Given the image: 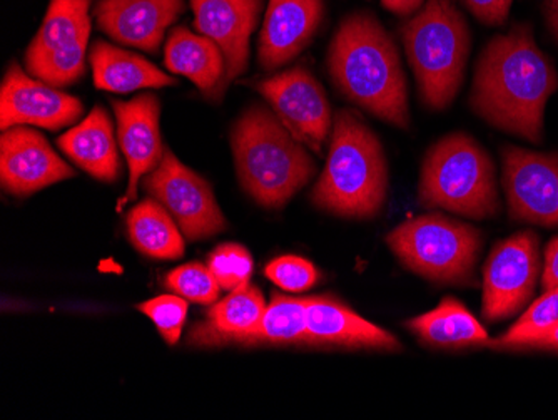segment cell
<instances>
[{"instance_id":"cell-14","label":"cell","mask_w":558,"mask_h":420,"mask_svg":"<svg viewBox=\"0 0 558 420\" xmlns=\"http://www.w3.org/2000/svg\"><path fill=\"white\" fill-rule=\"evenodd\" d=\"M197 33L218 44L225 56V76L213 101H219L250 61L251 34L258 27L263 0H191Z\"/></svg>"},{"instance_id":"cell-22","label":"cell","mask_w":558,"mask_h":420,"mask_svg":"<svg viewBox=\"0 0 558 420\" xmlns=\"http://www.w3.org/2000/svg\"><path fill=\"white\" fill-rule=\"evenodd\" d=\"M94 84L109 93H133L140 89H159L175 86L178 81L141 56L122 51L105 40H96L90 47Z\"/></svg>"},{"instance_id":"cell-11","label":"cell","mask_w":558,"mask_h":420,"mask_svg":"<svg viewBox=\"0 0 558 420\" xmlns=\"http://www.w3.org/2000/svg\"><path fill=\"white\" fill-rule=\"evenodd\" d=\"M505 193L515 221L558 227V153L501 149Z\"/></svg>"},{"instance_id":"cell-17","label":"cell","mask_w":558,"mask_h":420,"mask_svg":"<svg viewBox=\"0 0 558 420\" xmlns=\"http://www.w3.org/2000/svg\"><path fill=\"white\" fill-rule=\"evenodd\" d=\"M118 119V141L130 168V183L124 197L119 202L121 212L137 197L141 178L155 171L161 163L166 147L162 146L159 116L161 103L155 94H141L131 101H112Z\"/></svg>"},{"instance_id":"cell-35","label":"cell","mask_w":558,"mask_h":420,"mask_svg":"<svg viewBox=\"0 0 558 420\" xmlns=\"http://www.w3.org/2000/svg\"><path fill=\"white\" fill-rule=\"evenodd\" d=\"M423 0H381L387 11L397 15H412L422 8Z\"/></svg>"},{"instance_id":"cell-29","label":"cell","mask_w":558,"mask_h":420,"mask_svg":"<svg viewBox=\"0 0 558 420\" xmlns=\"http://www.w3.org/2000/svg\"><path fill=\"white\" fill-rule=\"evenodd\" d=\"M137 309L153 320V324L156 325L166 344L175 345L180 341L184 324H186V299L175 293L161 295V297L141 303Z\"/></svg>"},{"instance_id":"cell-23","label":"cell","mask_w":558,"mask_h":420,"mask_svg":"<svg viewBox=\"0 0 558 420\" xmlns=\"http://www.w3.org/2000/svg\"><path fill=\"white\" fill-rule=\"evenodd\" d=\"M165 64L172 74L187 77L209 99L225 76V56L218 44L186 27H175L169 34Z\"/></svg>"},{"instance_id":"cell-19","label":"cell","mask_w":558,"mask_h":420,"mask_svg":"<svg viewBox=\"0 0 558 420\" xmlns=\"http://www.w3.org/2000/svg\"><path fill=\"white\" fill-rule=\"evenodd\" d=\"M323 15V0H269L259 36V65L272 71L293 61L318 33Z\"/></svg>"},{"instance_id":"cell-32","label":"cell","mask_w":558,"mask_h":420,"mask_svg":"<svg viewBox=\"0 0 558 420\" xmlns=\"http://www.w3.org/2000/svg\"><path fill=\"white\" fill-rule=\"evenodd\" d=\"M466 11L485 26H504L509 19L513 0H460Z\"/></svg>"},{"instance_id":"cell-20","label":"cell","mask_w":558,"mask_h":420,"mask_svg":"<svg viewBox=\"0 0 558 420\" xmlns=\"http://www.w3.org/2000/svg\"><path fill=\"white\" fill-rule=\"evenodd\" d=\"M58 144L72 163L96 180L114 183L121 177L118 144L105 108L96 106L83 122L59 137Z\"/></svg>"},{"instance_id":"cell-5","label":"cell","mask_w":558,"mask_h":420,"mask_svg":"<svg viewBox=\"0 0 558 420\" xmlns=\"http://www.w3.org/2000/svg\"><path fill=\"white\" fill-rule=\"evenodd\" d=\"M404 52L426 108L444 111L462 87L469 62V24L454 0H426L401 26Z\"/></svg>"},{"instance_id":"cell-28","label":"cell","mask_w":558,"mask_h":420,"mask_svg":"<svg viewBox=\"0 0 558 420\" xmlns=\"http://www.w3.org/2000/svg\"><path fill=\"white\" fill-rule=\"evenodd\" d=\"M209 269L225 290L231 291L247 284L253 275V256L236 243L221 244L209 255Z\"/></svg>"},{"instance_id":"cell-33","label":"cell","mask_w":558,"mask_h":420,"mask_svg":"<svg viewBox=\"0 0 558 420\" xmlns=\"http://www.w3.org/2000/svg\"><path fill=\"white\" fill-rule=\"evenodd\" d=\"M494 350H550L558 352V322L534 334L497 345Z\"/></svg>"},{"instance_id":"cell-8","label":"cell","mask_w":558,"mask_h":420,"mask_svg":"<svg viewBox=\"0 0 558 420\" xmlns=\"http://www.w3.org/2000/svg\"><path fill=\"white\" fill-rule=\"evenodd\" d=\"M90 0H50L43 26L24 55L25 71L49 86L83 80L90 36Z\"/></svg>"},{"instance_id":"cell-7","label":"cell","mask_w":558,"mask_h":420,"mask_svg":"<svg viewBox=\"0 0 558 420\" xmlns=\"http://www.w3.org/2000/svg\"><path fill=\"white\" fill-rule=\"evenodd\" d=\"M401 265L437 284H475L482 235L444 215H423L398 225L387 237Z\"/></svg>"},{"instance_id":"cell-10","label":"cell","mask_w":558,"mask_h":420,"mask_svg":"<svg viewBox=\"0 0 558 420\" xmlns=\"http://www.w3.org/2000/svg\"><path fill=\"white\" fill-rule=\"evenodd\" d=\"M541 274L538 237L523 231L495 244L484 266V305L487 322L510 319L534 297Z\"/></svg>"},{"instance_id":"cell-36","label":"cell","mask_w":558,"mask_h":420,"mask_svg":"<svg viewBox=\"0 0 558 420\" xmlns=\"http://www.w3.org/2000/svg\"><path fill=\"white\" fill-rule=\"evenodd\" d=\"M545 15H547L548 27L558 43V0H545Z\"/></svg>"},{"instance_id":"cell-4","label":"cell","mask_w":558,"mask_h":420,"mask_svg":"<svg viewBox=\"0 0 558 420\" xmlns=\"http://www.w3.org/2000/svg\"><path fill=\"white\" fill-rule=\"evenodd\" d=\"M231 147L241 187L265 208L287 205L315 175L304 144L265 106H251L234 122Z\"/></svg>"},{"instance_id":"cell-26","label":"cell","mask_w":558,"mask_h":420,"mask_svg":"<svg viewBox=\"0 0 558 420\" xmlns=\"http://www.w3.org/2000/svg\"><path fill=\"white\" fill-rule=\"evenodd\" d=\"M306 309L308 297L294 299L275 295L258 327L231 338L228 345L240 347H303L306 349Z\"/></svg>"},{"instance_id":"cell-25","label":"cell","mask_w":558,"mask_h":420,"mask_svg":"<svg viewBox=\"0 0 558 420\" xmlns=\"http://www.w3.org/2000/svg\"><path fill=\"white\" fill-rule=\"evenodd\" d=\"M128 233L131 243L149 259L178 260L186 250L183 231L155 197H147L131 209Z\"/></svg>"},{"instance_id":"cell-13","label":"cell","mask_w":558,"mask_h":420,"mask_svg":"<svg viewBox=\"0 0 558 420\" xmlns=\"http://www.w3.org/2000/svg\"><path fill=\"white\" fill-rule=\"evenodd\" d=\"M77 97L31 76L17 62H11L0 86V128L37 127L58 131L83 116Z\"/></svg>"},{"instance_id":"cell-16","label":"cell","mask_w":558,"mask_h":420,"mask_svg":"<svg viewBox=\"0 0 558 420\" xmlns=\"http://www.w3.org/2000/svg\"><path fill=\"white\" fill-rule=\"evenodd\" d=\"M306 349L400 352L403 345L393 334L354 313L340 300L323 295L308 297Z\"/></svg>"},{"instance_id":"cell-24","label":"cell","mask_w":558,"mask_h":420,"mask_svg":"<svg viewBox=\"0 0 558 420\" xmlns=\"http://www.w3.org/2000/svg\"><path fill=\"white\" fill-rule=\"evenodd\" d=\"M410 332L432 349L460 350L484 347L490 337L484 325L460 300L447 297L437 309L407 322Z\"/></svg>"},{"instance_id":"cell-1","label":"cell","mask_w":558,"mask_h":420,"mask_svg":"<svg viewBox=\"0 0 558 420\" xmlns=\"http://www.w3.org/2000/svg\"><path fill=\"white\" fill-rule=\"evenodd\" d=\"M558 74L530 24L495 36L476 62L470 106L480 118L530 143L544 140V115Z\"/></svg>"},{"instance_id":"cell-18","label":"cell","mask_w":558,"mask_h":420,"mask_svg":"<svg viewBox=\"0 0 558 420\" xmlns=\"http://www.w3.org/2000/svg\"><path fill=\"white\" fill-rule=\"evenodd\" d=\"M184 11V0H99L94 15L97 27L114 43L156 52Z\"/></svg>"},{"instance_id":"cell-30","label":"cell","mask_w":558,"mask_h":420,"mask_svg":"<svg viewBox=\"0 0 558 420\" xmlns=\"http://www.w3.org/2000/svg\"><path fill=\"white\" fill-rule=\"evenodd\" d=\"M555 322H558V287L554 290L544 291L541 299L535 300L526 309V312L520 316L515 325L510 327L509 332H505L501 337L494 338V340H488L484 347L495 349L497 345L515 340V338L523 337V335L534 334V332L548 327Z\"/></svg>"},{"instance_id":"cell-6","label":"cell","mask_w":558,"mask_h":420,"mask_svg":"<svg viewBox=\"0 0 558 420\" xmlns=\"http://www.w3.org/2000/svg\"><path fill=\"white\" fill-rule=\"evenodd\" d=\"M418 202L428 209L494 218L500 212L494 159L470 134L441 137L423 159Z\"/></svg>"},{"instance_id":"cell-34","label":"cell","mask_w":558,"mask_h":420,"mask_svg":"<svg viewBox=\"0 0 558 420\" xmlns=\"http://www.w3.org/2000/svg\"><path fill=\"white\" fill-rule=\"evenodd\" d=\"M558 287V237L548 243L545 252L544 277H542V288L544 291L554 290Z\"/></svg>"},{"instance_id":"cell-12","label":"cell","mask_w":558,"mask_h":420,"mask_svg":"<svg viewBox=\"0 0 558 420\" xmlns=\"http://www.w3.org/2000/svg\"><path fill=\"white\" fill-rule=\"evenodd\" d=\"M256 89L294 140L322 155L331 130V108L325 89L312 72L298 65L259 81Z\"/></svg>"},{"instance_id":"cell-9","label":"cell","mask_w":558,"mask_h":420,"mask_svg":"<svg viewBox=\"0 0 558 420\" xmlns=\"http://www.w3.org/2000/svg\"><path fill=\"white\" fill-rule=\"evenodd\" d=\"M144 190L171 213L187 240H205L228 227L211 184L184 166L169 147L158 168L144 178Z\"/></svg>"},{"instance_id":"cell-15","label":"cell","mask_w":558,"mask_h":420,"mask_svg":"<svg viewBox=\"0 0 558 420\" xmlns=\"http://www.w3.org/2000/svg\"><path fill=\"white\" fill-rule=\"evenodd\" d=\"M74 175L39 131L25 127L2 131L0 181L8 193L31 196L50 184L71 180Z\"/></svg>"},{"instance_id":"cell-21","label":"cell","mask_w":558,"mask_h":420,"mask_svg":"<svg viewBox=\"0 0 558 420\" xmlns=\"http://www.w3.org/2000/svg\"><path fill=\"white\" fill-rule=\"evenodd\" d=\"M265 310L262 290L247 281L208 310V319L187 334V345L196 349L226 347L231 338L258 327Z\"/></svg>"},{"instance_id":"cell-3","label":"cell","mask_w":558,"mask_h":420,"mask_svg":"<svg viewBox=\"0 0 558 420\" xmlns=\"http://www.w3.org/2000/svg\"><path fill=\"white\" fill-rule=\"evenodd\" d=\"M388 165L384 146L365 121L337 112L328 158L312 200L318 208L344 218H373L384 208Z\"/></svg>"},{"instance_id":"cell-31","label":"cell","mask_w":558,"mask_h":420,"mask_svg":"<svg viewBox=\"0 0 558 420\" xmlns=\"http://www.w3.org/2000/svg\"><path fill=\"white\" fill-rule=\"evenodd\" d=\"M266 277L293 293L310 290L318 281V269L308 260L296 255H284L272 260L265 269Z\"/></svg>"},{"instance_id":"cell-2","label":"cell","mask_w":558,"mask_h":420,"mask_svg":"<svg viewBox=\"0 0 558 420\" xmlns=\"http://www.w3.org/2000/svg\"><path fill=\"white\" fill-rule=\"evenodd\" d=\"M328 69L348 101L409 130V93L400 52L375 14L354 12L341 22L329 44Z\"/></svg>"},{"instance_id":"cell-27","label":"cell","mask_w":558,"mask_h":420,"mask_svg":"<svg viewBox=\"0 0 558 420\" xmlns=\"http://www.w3.org/2000/svg\"><path fill=\"white\" fill-rule=\"evenodd\" d=\"M166 285L175 295L201 305L215 303L221 290V285L216 280L209 266L201 263H187L172 269L166 277Z\"/></svg>"}]
</instances>
